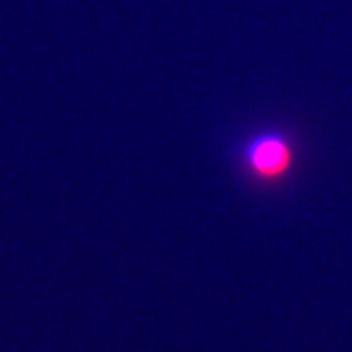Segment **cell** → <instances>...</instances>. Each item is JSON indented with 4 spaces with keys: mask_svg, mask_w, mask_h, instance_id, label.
I'll return each mask as SVG.
<instances>
[{
    "mask_svg": "<svg viewBox=\"0 0 352 352\" xmlns=\"http://www.w3.org/2000/svg\"><path fill=\"white\" fill-rule=\"evenodd\" d=\"M247 159L258 175L276 176L288 166L289 151L282 139L266 135V138L254 139L249 145Z\"/></svg>",
    "mask_w": 352,
    "mask_h": 352,
    "instance_id": "cell-1",
    "label": "cell"
}]
</instances>
